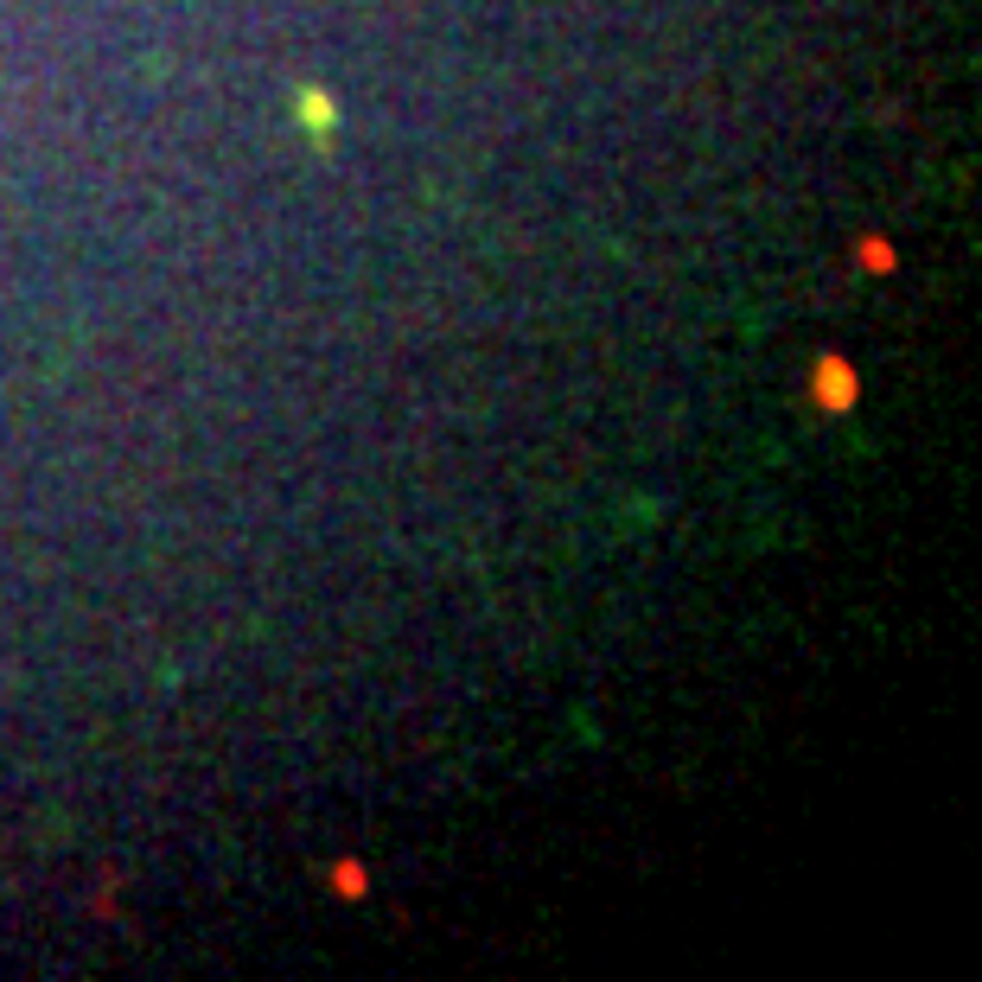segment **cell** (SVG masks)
<instances>
[{"instance_id": "1", "label": "cell", "mask_w": 982, "mask_h": 982, "mask_svg": "<svg viewBox=\"0 0 982 982\" xmlns=\"http://www.w3.org/2000/svg\"><path fill=\"white\" fill-rule=\"evenodd\" d=\"M301 115H306V128H313V141L332 135V103H326L319 90H301Z\"/></svg>"}]
</instances>
